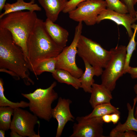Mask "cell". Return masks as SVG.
Masks as SVG:
<instances>
[{"instance_id": "6da1fadb", "label": "cell", "mask_w": 137, "mask_h": 137, "mask_svg": "<svg viewBox=\"0 0 137 137\" xmlns=\"http://www.w3.org/2000/svg\"><path fill=\"white\" fill-rule=\"evenodd\" d=\"M30 71L21 48L14 42L8 30L0 27V72L15 80L22 79L27 85H34Z\"/></svg>"}, {"instance_id": "7a4b0ae2", "label": "cell", "mask_w": 137, "mask_h": 137, "mask_svg": "<svg viewBox=\"0 0 137 137\" xmlns=\"http://www.w3.org/2000/svg\"><path fill=\"white\" fill-rule=\"evenodd\" d=\"M27 62L30 71L33 73L42 61L56 57L63 48L53 41L47 32L44 22L37 18L27 42Z\"/></svg>"}, {"instance_id": "3957f363", "label": "cell", "mask_w": 137, "mask_h": 137, "mask_svg": "<svg viewBox=\"0 0 137 137\" xmlns=\"http://www.w3.org/2000/svg\"><path fill=\"white\" fill-rule=\"evenodd\" d=\"M37 18L35 11H21L10 13L0 19V27L10 32L14 42L22 50L27 62V41Z\"/></svg>"}, {"instance_id": "277c9868", "label": "cell", "mask_w": 137, "mask_h": 137, "mask_svg": "<svg viewBox=\"0 0 137 137\" xmlns=\"http://www.w3.org/2000/svg\"><path fill=\"white\" fill-rule=\"evenodd\" d=\"M57 84L56 82L54 81L47 88H37L32 93H21L29 101L30 111L38 118L49 122L52 117V105L58 97L54 89Z\"/></svg>"}, {"instance_id": "5b68a950", "label": "cell", "mask_w": 137, "mask_h": 137, "mask_svg": "<svg viewBox=\"0 0 137 137\" xmlns=\"http://www.w3.org/2000/svg\"><path fill=\"white\" fill-rule=\"evenodd\" d=\"M77 54L93 66L105 68L110 59L111 53L99 43L81 35L78 42Z\"/></svg>"}, {"instance_id": "8992f818", "label": "cell", "mask_w": 137, "mask_h": 137, "mask_svg": "<svg viewBox=\"0 0 137 137\" xmlns=\"http://www.w3.org/2000/svg\"><path fill=\"white\" fill-rule=\"evenodd\" d=\"M110 50L111 57L101 75V84L112 92L115 88L117 80L124 74L126 47L117 46Z\"/></svg>"}, {"instance_id": "52a82bcc", "label": "cell", "mask_w": 137, "mask_h": 137, "mask_svg": "<svg viewBox=\"0 0 137 137\" xmlns=\"http://www.w3.org/2000/svg\"><path fill=\"white\" fill-rule=\"evenodd\" d=\"M82 22H79L76 26L74 38L70 45L64 47L56 57V69L66 70L78 78H79L84 72L81 68L78 67L75 61L78 43L82 35Z\"/></svg>"}, {"instance_id": "ba28073f", "label": "cell", "mask_w": 137, "mask_h": 137, "mask_svg": "<svg viewBox=\"0 0 137 137\" xmlns=\"http://www.w3.org/2000/svg\"><path fill=\"white\" fill-rule=\"evenodd\" d=\"M107 7L103 0H90L81 3L75 9L69 12L70 19L76 22H83L89 26L97 23L98 16Z\"/></svg>"}, {"instance_id": "9c48e42d", "label": "cell", "mask_w": 137, "mask_h": 137, "mask_svg": "<svg viewBox=\"0 0 137 137\" xmlns=\"http://www.w3.org/2000/svg\"><path fill=\"white\" fill-rule=\"evenodd\" d=\"M38 117L33 114L21 108L14 109L10 127L22 137H39L34 131L35 126L40 122Z\"/></svg>"}, {"instance_id": "30bf717a", "label": "cell", "mask_w": 137, "mask_h": 137, "mask_svg": "<svg viewBox=\"0 0 137 137\" xmlns=\"http://www.w3.org/2000/svg\"><path fill=\"white\" fill-rule=\"evenodd\" d=\"M77 123L74 124L73 132L70 137H104L101 117L87 119L82 116L76 118Z\"/></svg>"}, {"instance_id": "8fae6325", "label": "cell", "mask_w": 137, "mask_h": 137, "mask_svg": "<svg viewBox=\"0 0 137 137\" xmlns=\"http://www.w3.org/2000/svg\"><path fill=\"white\" fill-rule=\"evenodd\" d=\"M72 102L70 99L60 97L56 105L52 109V117L56 119L58 122L56 137L61 136L67 122L74 121L75 118L71 113L70 109V105Z\"/></svg>"}, {"instance_id": "7c38bea8", "label": "cell", "mask_w": 137, "mask_h": 137, "mask_svg": "<svg viewBox=\"0 0 137 137\" xmlns=\"http://www.w3.org/2000/svg\"><path fill=\"white\" fill-rule=\"evenodd\" d=\"M105 20H111L118 25L124 26L130 38L133 33L132 29V25L137 20L136 18L133 17L128 13H122L107 8L103 10L98 16L97 23L98 24Z\"/></svg>"}, {"instance_id": "4fadbf2b", "label": "cell", "mask_w": 137, "mask_h": 137, "mask_svg": "<svg viewBox=\"0 0 137 137\" xmlns=\"http://www.w3.org/2000/svg\"><path fill=\"white\" fill-rule=\"evenodd\" d=\"M44 23L47 32L55 43L63 48L66 47L69 35L68 31L47 18Z\"/></svg>"}, {"instance_id": "5bb4252c", "label": "cell", "mask_w": 137, "mask_h": 137, "mask_svg": "<svg viewBox=\"0 0 137 137\" xmlns=\"http://www.w3.org/2000/svg\"><path fill=\"white\" fill-rule=\"evenodd\" d=\"M111 92L102 84L94 83L89 100L92 107L93 108L100 105L110 103L113 98Z\"/></svg>"}, {"instance_id": "9a60e30c", "label": "cell", "mask_w": 137, "mask_h": 137, "mask_svg": "<svg viewBox=\"0 0 137 137\" xmlns=\"http://www.w3.org/2000/svg\"><path fill=\"white\" fill-rule=\"evenodd\" d=\"M83 61L85 70L79 78L81 83L80 88L85 92L90 93L92 85L95 82L93 77L94 76L98 77L101 75L103 71V68L93 66L87 61Z\"/></svg>"}, {"instance_id": "2e32d148", "label": "cell", "mask_w": 137, "mask_h": 137, "mask_svg": "<svg viewBox=\"0 0 137 137\" xmlns=\"http://www.w3.org/2000/svg\"><path fill=\"white\" fill-rule=\"evenodd\" d=\"M44 9L47 18L55 22L62 11L68 0H37Z\"/></svg>"}, {"instance_id": "e0dca14e", "label": "cell", "mask_w": 137, "mask_h": 137, "mask_svg": "<svg viewBox=\"0 0 137 137\" xmlns=\"http://www.w3.org/2000/svg\"><path fill=\"white\" fill-rule=\"evenodd\" d=\"M3 12L0 15V19L10 13L27 10L31 12L41 11V7L35 3V0H31L29 2L24 0H16L14 3L10 4L6 3L3 9Z\"/></svg>"}, {"instance_id": "ac0fdd59", "label": "cell", "mask_w": 137, "mask_h": 137, "mask_svg": "<svg viewBox=\"0 0 137 137\" xmlns=\"http://www.w3.org/2000/svg\"><path fill=\"white\" fill-rule=\"evenodd\" d=\"M137 102V98L136 97L133 99L132 107L129 103L127 104L128 115L126 122L123 124L119 122L117 125L111 131L122 132L130 130L137 132V119L134 114V109Z\"/></svg>"}, {"instance_id": "d6986e66", "label": "cell", "mask_w": 137, "mask_h": 137, "mask_svg": "<svg viewBox=\"0 0 137 137\" xmlns=\"http://www.w3.org/2000/svg\"><path fill=\"white\" fill-rule=\"evenodd\" d=\"M52 75L54 78L60 83L71 85L76 89L80 88L81 83L79 78L74 76L66 70L56 69Z\"/></svg>"}, {"instance_id": "ffe728a7", "label": "cell", "mask_w": 137, "mask_h": 137, "mask_svg": "<svg viewBox=\"0 0 137 137\" xmlns=\"http://www.w3.org/2000/svg\"><path fill=\"white\" fill-rule=\"evenodd\" d=\"M92 112L89 114L82 116L84 119H87L101 117L107 114L113 113H120L118 108L112 105L111 103L105 104L98 105L93 108Z\"/></svg>"}, {"instance_id": "44dd1931", "label": "cell", "mask_w": 137, "mask_h": 137, "mask_svg": "<svg viewBox=\"0 0 137 137\" xmlns=\"http://www.w3.org/2000/svg\"><path fill=\"white\" fill-rule=\"evenodd\" d=\"M56 60L54 57L44 60L40 62L35 69L33 74L37 79V76L44 72L54 73L55 71Z\"/></svg>"}, {"instance_id": "7402d4cb", "label": "cell", "mask_w": 137, "mask_h": 137, "mask_svg": "<svg viewBox=\"0 0 137 137\" xmlns=\"http://www.w3.org/2000/svg\"><path fill=\"white\" fill-rule=\"evenodd\" d=\"M14 109L8 106L0 107V129L7 131L10 129Z\"/></svg>"}, {"instance_id": "603a6c76", "label": "cell", "mask_w": 137, "mask_h": 137, "mask_svg": "<svg viewBox=\"0 0 137 137\" xmlns=\"http://www.w3.org/2000/svg\"><path fill=\"white\" fill-rule=\"evenodd\" d=\"M29 103L24 101L20 102H12L8 99L4 94V82L2 79H0V107L8 106L13 109L21 108H24L28 107Z\"/></svg>"}, {"instance_id": "cb8c5ba5", "label": "cell", "mask_w": 137, "mask_h": 137, "mask_svg": "<svg viewBox=\"0 0 137 137\" xmlns=\"http://www.w3.org/2000/svg\"><path fill=\"white\" fill-rule=\"evenodd\" d=\"M132 28L134 29V32L127 46L126 47V53L125 64L124 71V74L127 73L129 65L131 58L134 51L136 49L137 42H136L135 38L137 30V24H134Z\"/></svg>"}, {"instance_id": "d4e9b609", "label": "cell", "mask_w": 137, "mask_h": 137, "mask_svg": "<svg viewBox=\"0 0 137 137\" xmlns=\"http://www.w3.org/2000/svg\"><path fill=\"white\" fill-rule=\"evenodd\" d=\"M106 8L122 13H128L125 5L120 0H105Z\"/></svg>"}, {"instance_id": "484cf974", "label": "cell", "mask_w": 137, "mask_h": 137, "mask_svg": "<svg viewBox=\"0 0 137 137\" xmlns=\"http://www.w3.org/2000/svg\"><path fill=\"white\" fill-rule=\"evenodd\" d=\"M88 0H69L67 3L62 12L64 13H68L76 9L79 3Z\"/></svg>"}, {"instance_id": "4316f807", "label": "cell", "mask_w": 137, "mask_h": 137, "mask_svg": "<svg viewBox=\"0 0 137 137\" xmlns=\"http://www.w3.org/2000/svg\"><path fill=\"white\" fill-rule=\"evenodd\" d=\"M136 132L132 130H127L124 132H117L111 131L110 137H137Z\"/></svg>"}, {"instance_id": "83f0119b", "label": "cell", "mask_w": 137, "mask_h": 137, "mask_svg": "<svg viewBox=\"0 0 137 137\" xmlns=\"http://www.w3.org/2000/svg\"><path fill=\"white\" fill-rule=\"evenodd\" d=\"M126 7L128 13L133 17L136 18V12L134 8V0H120Z\"/></svg>"}, {"instance_id": "f1b7e54d", "label": "cell", "mask_w": 137, "mask_h": 137, "mask_svg": "<svg viewBox=\"0 0 137 137\" xmlns=\"http://www.w3.org/2000/svg\"><path fill=\"white\" fill-rule=\"evenodd\" d=\"M127 73L130 75L132 79H137V67H133L130 66Z\"/></svg>"}, {"instance_id": "f546056e", "label": "cell", "mask_w": 137, "mask_h": 137, "mask_svg": "<svg viewBox=\"0 0 137 137\" xmlns=\"http://www.w3.org/2000/svg\"><path fill=\"white\" fill-rule=\"evenodd\" d=\"M120 114L118 113H113L111 114V122L114 124L118 123L120 118Z\"/></svg>"}, {"instance_id": "4dcf8cb0", "label": "cell", "mask_w": 137, "mask_h": 137, "mask_svg": "<svg viewBox=\"0 0 137 137\" xmlns=\"http://www.w3.org/2000/svg\"><path fill=\"white\" fill-rule=\"evenodd\" d=\"M104 123H109L111 122V114H107L101 117Z\"/></svg>"}, {"instance_id": "1f68e13d", "label": "cell", "mask_w": 137, "mask_h": 137, "mask_svg": "<svg viewBox=\"0 0 137 137\" xmlns=\"http://www.w3.org/2000/svg\"><path fill=\"white\" fill-rule=\"evenodd\" d=\"M10 134L11 137H22L17 132L13 130H11Z\"/></svg>"}, {"instance_id": "d6a6232c", "label": "cell", "mask_w": 137, "mask_h": 137, "mask_svg": "<svg viewBox=\"0 0 137 137\" xmlns=\"http://www.w3.org/2000/svg\"><path fill=\"white\" fill-rule=\"evenodd\" d=\"M6 0H0V12H1L3 9Z\"/></svg>"}, {"instance_id": "836d02e7", "label": "cell", "mask_w": 137, "mask_h": 137, "mask_svg": "<svg viewBox=\"0 0 137 137\" xmlns=\"http://www.w3.org/2000/svg\"><path fill=\"white\" fill-rule=\"evenodd\" d=\"M5 131L2 129L0 130V137H5Z\"/></svg>"}, {"instance_id": "e575fe53", "label": "cell", "mask_w": 137, "mask_h": 137, "mask_svg": "<svg viewBox=\"0 0 137 137\" xmlns=\"http://www.w3.org/2000/svg\"><path fill=\"white\" fill-rule=\"evenodd\" d=\"M133 89L136 94V97L137 98V84H135L133 87Z\"/></svg>"}, {"instance_id": "d590c367", "label": "cell", "mask_w": 137, "mask_h": 137, "mask_svg": "<svg viewBox=\"0 0 137 137\" xmlns=\"http://www.w3.org/2000/svg\"><path fill=\"white\" fill-rule=\"evenodd\" d=\"M134 115L135 117L137 119V106L136 107L135 109Z\"/></svg>"}, {"instance_id": "8d00e7d4", "label": "cell", "mask_w": 137, "mask_h": 137, "mask_svg": "<svg viewBox=\"0 0 137 137\" xmlns=\"http://www.w3.org/2000/svg\"><path fill=\"white\" fill-rule=\"evenodd\" d=\"M137 2V0H134V3L135 4H136Z\"/></svg>"}]
</instances>
